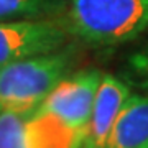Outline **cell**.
Returning a JSON list of instances; mask_svg holds the SVG:
<instances>
[{
    "label": "cell",
    "instance_id": "2",
    "mask_svg": "<svg viewBox=\"0 0 148 148\" xmlns=\"http://www.w3.org/2000/svg\"><path fill=\"white\" fill-rule=\"evenodd\" d=\"M73 43L0 68V110L35 112L54 86L74 71Z\"/></svg>",
    "mask_w": 148,
    "mask_h": 148
},
{
    "label": "cell",
    "instance_id": "5",
    "mask_svg": "<svg viewBox=\"0 0 148 148\" xmlns=\"http://www.w3.org/2000/svg\"><path fill=\"white\" fill-rule=\"evenodd\" d=\"M81 142L35 112L0 110V148H73Z\"/></svg>",
    "mask_w": 148,
    "mask_h": 148
},
{
    "label": "cell",
    "instance_id": "6",
    "mask_svg": "<svg viewBox=\"0 0 148 148\" xmlns=\"http://www.w3.org/2000/svg\"><path fill=\"white\" fill-rule=\"evenodd\" d=\"M132 94L130 86L104 73L79 148H109L112 130L122 106Z\"/></svg>",
    "mask_w": 148,
    "mask_h": 148
},
{
    "label": "cell",
    "instance_id": "3",
    "mask_svg": "<svg viewBox=\"0 0 148 148\" xmlns=\"http://www.w3.org/2000/svg\"><path fill=\"white\" fill-rule=\"evenodd\" d=\"M102 74L99 69L73 71L54 86L35 115L53 122L68 135L82 142Z\"/></svg>",
    "mask_w": 148,
    "mask_h": 148
},
{
    "label": "cell",
    "instance_id": "7",
    "mask_svg": "<svg viewBox=\"0 0 148 148\" xmlns=\"http://www.w3.org/2000/svg\"><path fill=\"white\" fill-rule=\"evenodd\" d=\"M109 148H148V94H130L115 120Z\"/></svg>",
    "mask_w": 148,
    "mask_h": 148
},
{
    "label": "cell",
    "instance_id": "4",
    "mask_svg": "<svg viewBox=\"0 0 148 148\" xmlns=\"http://www.w3.org/2000/svg\"><path fill=\"white\" fill-rule=\"evenodd\" d=\"M69 40V33L51 16L0 21V68L28 56L59 49Z\"/></svg>",
    "mask_w": 148,
    "mask_h": 148
},
{
    "label": "cell",
    "instance_id": "8",
    "mask_svg": "<svg viewBox=\"0 0 148 148\" xmlns=\"http://www.w3.org/2000/svg\"><path fill=\"white\" fill-rule=\"evenodd\" d=\"M63 0H0V21L53 18Z\"/></svg>",
    "mask_w": 148,
    "mask_h": 148
},
{
    "label": "cell",
    "instance_id": "9",
    "mask_svg": "<svg viewBox=\"0 0 148 148\" xmlns=\"http://www.w3.org/2000/svg\"><path fill=\"white\" fill-rule=\"evenodd\" d=\"M130 79L148 94V43L128 58Z\"/></svg>",
    "mask_w": 148,
    "mask_h": 148
},
{
    "label": "cell",
    "instance_id": "1",
    "mask_svg": "<svg viewBox=\"0 0 148 148\" xmlns=\"http://www.w3.org/2000/svg\"><path fill=\"white\" fill-rule=\"evenodd\" d=\"M53 18L84 45L120 46L148 30V0H63Z\"/></svg>",
    "mask_w": 148,
    "mask_h": 148
},
{
    "label": "cell",
    "instance_id": "10",
    "mask_svg": "<svg viewBox=\"0 0 148 148\" xmlns=\"http://www.w3.org/2000/svg\"><path fill=\"white\" fill-rule=\"evenodd\" d=\"M73 148H79V147H73Z\"/></svg>",
    "mask_w": 148,
    "mask_h": 148
}]
</instances>
